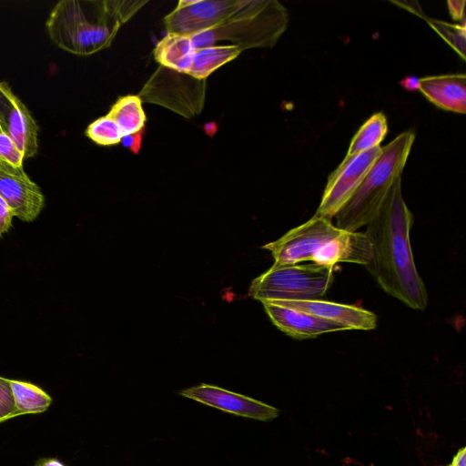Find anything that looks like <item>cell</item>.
Instances as JSON below:
<instances>
[{
  "label": "cell",
  "instance_id": "obj_1",
  "mask_svg": "<svg viewBox=\"0 0 466 466\" xmlns=\"http://www.w3.org/2000/svg\"><path fill=\"white\" fill-rule=\"evenodd\" d=\"M414 216L407 207L398 178L387 195L378 215L366 226L371 259L365 268L380 287L409 308L424 310L428 292L420 277L410 246V231Z\"/></svg>",
  "mask_w": 466,
  "mask_h": 466
},
{
  "label": "cell",
  "instance_id": "obj_2",
  "mask_svg": "<svg viewBox=\"0 0 466 466\" xmlns=\"http://www.w3.org/2000/svg\"><path fill=\"white\" fill-rule=\"evenodd\" d=\"M148 1L61 0L46 20L51 40L60 48L89 56L107 48L120 27Z\"/></svg>",
  "mask_w": 466,
  "mask_h": 466
},
{
  "label": "cell",
  "instance_id": "obj_3",
  "mask_svg": "<svg viewBox=\"0 0 466 466\" xmlns=\"http://www.w3.org/2000/svg\"><path fill=\"white\" fill-rule=\"evenodd\" d=\"M262 248L270 251L275 265L311 260L324 266L350 262L365 267L372 256L371 243L364 232L340 229L332 219L317 215Z\"/></svg>",
  "mask_w": 466,
  "mask_h": 466
},
{
  "label": "cell",
  "instance_id": "obj_4",
  "mask_svg": "<svg viewBox=\"0 0 466 466\" xmlns=\"http://www.w3.org/2000/svg\"><path fill=\"white\" fill-rule=\"evenodd\" d=\"M415 134L402 132L381 147V153L348 202L335 215V226L355 232L379 213L387 195L401 173L411 150Z\"/></svg>",
  "mask_w": 466,
  "mask_h": 466
},
{
  "label": "cell",
  "instance_id": "obj_5",
  "mask_svg": "<svg viewBox=\"0 0 466 466\" xmlns=\"http://www.w3.org/2000/svg\"><path fill=\"white\" fill-rule=\"evenodd\" d=\"M287 9L277 0H244L240 9L224 24L191 35L195 49L229 41L241 51L272 47L285 32Z\"/></svg>",
  "mask_w": 466,
  "mask_h": 466
},
{
  "label": "cell",
  "instance_id": "obj_6",
  "mask_svg": "<svg viewBox=\"0 0 466 466\" xmlns=\"http://www.w3.org/2000/svg\"><path fill=\"white\" fill-rule=\"evenodd\" d=\"M333 266L275 265L254 279L248 294L261 302L317 300L333 281Z\"/></svg>",
  "mask_w": 466,
  "mask_h": 466
},
{
  "label": "cell",
  "instance_id": "obj_7",
  "mask_svg": "<svg viewBox=\"0 0 466 466\" xmlns=\"http://www.w3.org/2000/svg\"><path fill=\"white\" fill-rule=\"evenodd\" d=\"M207 79L159 66L138 93L142 102L161 106L183 117L198 116L206 100Z\"/></svg>",
  "mask_w": 466,
  "mask_h": 466
},
{
  "label": "cell",
  "instance_id": "obj_8",
  "mask_svg": "<svg viewBox=\"0 0 466 466\" xmlns=\"http://www.w3.org/2000/svg\"><path fill=\"white\" fill-rule=\"evenodd\" d=\"M244 0H180L164 17L167 33L191 36L224 24Z\"/></svg>",
  "mask_w": 466,
  "mask_h": 466
},
{
  "label": "cell",
  "instance_id": "obj_9",
  "mask_svg": "<svg viewBox=\"0 0 466 466\" xmlns=\"http://www.w3.org/2000/svg\"><path fill=\"white\" fill-rule=\"evenodd\" d=\"M381 153V147L344 157L329 176L315 215L332 219L354 194Z\"/></svg>",
  "mask_w": 466,
  "mask_h": 466
},
{
  "label": "cell",
  "instance_id": "obj_10",
  "mask_svg": "<svg viewBox=\"0 0 466 466\" xmlns=\"http://www.w3.org/2000/svg\"><path fill=\"white\" fill-rule=\"evenodd\" d=\"M0 197L14 217L24 222L35 220L45 205L44 194L23 167H14L4 161H0Z\"/></svg>",
  "mask_w": 466,
  "mask_h": 466
},
{
  "label": "cell",
  "instance_id": "obj_11",
  "mask_svg": "<svg viewBox=\"0 0 466 466\" xmlns=\"http://www.w3.org/2000/svg\"><path fill=\"white\" fill-rule=\"evenodd\" d=\"M0 125L22 151L25 158L38 150V126L25 105L12 92L5 82H0Z\"/></svg>",
  "mask_w": 466,
  "mask_h": 466
},
{
  "label": "cell",
  "instance_id": "obj_12",
  "mask_svg": "<svg viewBox=\"0 0 466 466\" xmlns=\"http://www.w3.org/2000/svg\"><path fill=\"white\" fill-rule=\"evenodd\" d=\"M180 395L238 416L262 421H269L279 413L277 408L264 402L204 383L183 390Z\"/></svg>",
  "mask_w": 466,
  "mask_h": 466
},
{
  "label": "cell",
  "instance_id": "obj_13",
  "mask_svg": "<svg viewBox=\"0 0 466 466\" xmlns=\"http://www.w3.org/2000/svg\"><path fill=\"white\" fill-rule=\"evenodd\" d=\"M262 304L272 323L282 332L294 339H305L324 333L350 329L342 323L325 319L272 301H264Z\"/></svg>",
  "mask_w": 466,
  "mask_h": 466
},
{
  "label": "cell",
  "instance_id": "obj_14",
  "mask_svg": "<svg viewBox=\"0 0 466 466\" xmlns=\"http://www.w3.org/2000/svg\"><path fill=\"white\" fill-rule=\"evenodd\" d=\"M272 302L317 317L334 320L348 326L350 329L370 330L377 327V316L369 310L353 306L321 299L306 301Z\"/></svg>",
  "mask_w": 466,
  "mask_h": 466
},
{
  "label": "cell",
  "instance_id": "obj_15",
  "mask_svg": "<svg viewBox=\"0 0 466 466\" xmlns=\"http://www.w3.org/2000/svg\"><path fill=\"white\" fill-rule=\"evenodd\" d=\"M418 90L434 106L450 112H466L465 74H447L419 78Z\"/></svg>",
  "mask_w": 466,
  "mask_h": 466
},
{
  "label": "cell",
  "instance_id": "obj_16",
  "mask_svg": "<svg viewBox=\"0 0 466 466\" xmlns=\"http://www.w3.org/2000/svg\"><path fill=\"white\" fill-rule=\"evenodd\" d=\"M195 51L190 36L167 33L157 43L153 56L159 66L187 74Z\"/></svg>",
  "mask_w": 466,
  "mask_h": 466
},
{
  "label": "cell",
  "instance_id": "obj_17",
  "mask_svg": "<svg viewBox=\"0 0 466 466\" xmlns=\"http://www.w3.org/2000/svg\"><path fill=\"white\" fill-rule=\"evenodd\" d=\"M241 52L234 45H215L197 49L187 74L197 79H207L218 68L236 59Z\"/></svg>",
  "mask_w": 466,
  "mask_h": 466
},
{
  "label": "cell",
  "instance_id": "obj_18",
  "mask_svg": "<svg viewBox=\"0 0 466 466\" xmlns=\"http://www.w3.org/2000/svg\"><path fill=\"white\" fill-rule=\"evenodd\" d=\"M106 115L117 124L124 136L142 132L147 121L138 95L120 96Z\"/></svg>",
  "mask_w": 466,
  "mask_h": 466
},
{
  "label": "cell",
  "instance_id": "obj_19",
  "mask_svg": "<svg viewBox=\"0 0 466 466\" xmlns=\"http://www.w3.org/2000/svg\"><path fill=\"white\" fill-rule=\"evenodd\" d=\"M388 134V121L382 112L370 116L353 136L345 157H350L380 147Z\"/></svg>",
  "mask_w": 466,
  "mask_h": 466
},
{
  "label": "cell",
  "instance_id": "obj_20",
  "mask_svg": "<svg viewBox=\"0 0 466 466\" xmlns=\"http://www.w3.org/2000/svg\"><path fill=\"white\" fill-rule=\"evenodd\" d=\"M10 385L19 415L43 412L52 402L46 392L32 383L10 380Z\"/></svg>",
  "mask_w": 466,
  "mask_h": 466
},
{
  "label": "cell",
  "instance_id": "obj_21",
  "mask_svg": "<svg viewBox=\"0 0 466 466\" xmlns=\"http://www.w3.org/2000/svg\"><path fill=\"white\" fill-rule=\"evenodd\" d=\"M428 25L461 56L465 60L466 27L464 24H451L439 19L420 15Z\"/></svg>",
  "mask_w": 466,
  "mask_h": 466
},
{
  "label": "cell",
  "instance_id": "obj_22",
  "mask_svg": "<svg viewBox=\"0 0 466 466\" xmlns=\"http://www.w3.org/2000/svg\"><path fill=\"white\" fill-rule=\"evenodd\" d=\"M86 136L100 146H114L121 142L124 134L107 115L93 121L86 129Z\"/></svg>",
  "mask_w": 466,
  "mask_h": 466
},
{
  "label": "cell",
  "instance_id": "obj_23",
  "mask_svg": "<svg viewBox=\"0 0 466 466\" xmlns=\"http://www.w3.org/2000/svg\"><path fill=\"white\" fill-rule=\"evenodd\" d=\"M19 416L13 396L10 380L0 377V422Z\"/></svg>",
  "mask_w": 466,
  "mask_h": 466
},
{
  "label": "cell",
  "instance_id": "obj_24",
  "mask_svg": "<svg viewBox=\"0 0 466 466\" xmlns=\"http://www.w3.org/2000/svg\"><path fill=\"white\" fill-rule=\"evenodd\" d=\"M25 157L16 144L4 132L0 133V161L23 167Z\"/></svg>",
  "mask_w": 466,
  "mask_h": 466
},
{
  "label": "cell",
  "instance_id": "obj_25",
  "mask_svg": "<svg viewBox=\"0 0 466 466\" xmlns=\"http://www.w3.org/2000/svg\"><path fill=\"white\" fill-rule=\"evenodd\" d=\"M13 217L12 210L0 197V237L11 228Z\"/></svg>",
  "mask_w": 466,
  "mask_h": 466
},
{
  "label": "cell",
  "instance_id": "obj_26",
  "mask_svg": "<svg viewBox=\"0 0 466 466\" xmlns=\"http://www.w3.org/2000/svg\"><path fill=\"white\" fill-rule=\"evenodd\" d=\"M447 5L453 20L461 21V24H465V1H448Z\"/></svg>",
  "mask_w": 466,
  "mask_h": 466
},
{
  "label": "cell",
  "instance_id": "obj_27",
  "mask_svg": "<svg viewBox=\"0 0 466 466\" xmlns=\"http://www.w3.org/2000/svg\"><path fill=\"white\" fill-rule=\"evenodd\" d=\"M142 132L135 135H127L123 137L121 143L125 147L130 148L134 153H137L142 140Z\"/></svg>",
  "mask_w": 466,
  "mask_h": 466
},
{
  "label": "cell",
  "instance_id": "obj_28",
  "mask_svg": "<svg viewBox=\"0 0 466 466\" xmlns=\"http://www.w3.org/2000/svg\"><path fill=\"white\" fill-rule=\"evenodd\" d=\"M450 466H466V449L461 448L454 456Z\"/></svg>",
  "mask_w": 466,
  "mask_h": 466
},
{
  "label": "cell",
  "instance_id": "obj_29",
  "mask_svg": "<svg viewBox=\"0 0 466 466\" xmlns=\"http://www.w3.org/2000/svg\"><path fill=\"white\" fill-rule=\"evenodd\" d=\"M34 466H65L56 458H42L38 460Z\"/></svg>",
  "mask_w": 466,
  "mask_h": 466
},
{
  "label": "cell",
  "instance_id": "obj_30",
  "mask_svg": "<svg viewBox=\"0 0 466 466\" xmlns=\"http://www.w3.org/2000/svg\"><path fill=\"white\" fill-rule=\"evenodd\" d=\"M418 81L419 79L416 77H407L406 79H403L400 84L404 88L412 90L415 88L418 89Z\"/></svg>",
  "mask_w": 466,
  "mask_h": 466
},
{
  "label": "cell",
  "instance_id": "obj_31",
  "mask_svg": "<svg viewBox=\"0 0 466 466\" xmlns=\"http://www.w3.org/2000/svg\"><path fill=\"white\" fill-rule=\"evenodd\" d=\"M2 132H3V130H2V127H1V125H0V133H2Z\"/></svg>",
  "mask_w": 466,
  "mask_h": 466
}]
</instances>
